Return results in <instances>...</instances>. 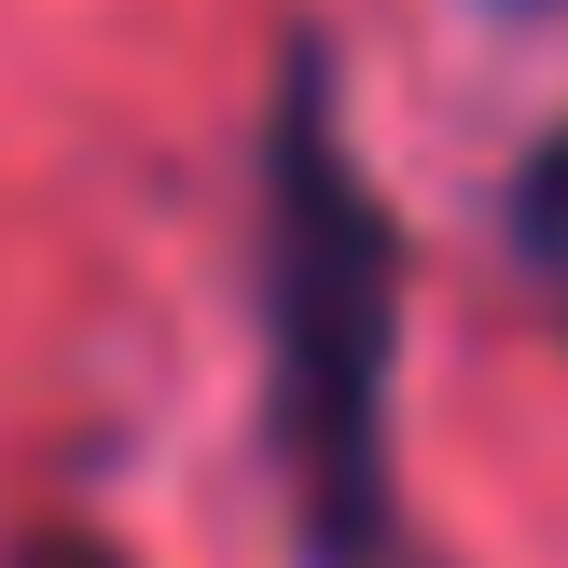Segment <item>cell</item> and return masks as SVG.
Segmentation results:
<instances>
[{
	"label": "cell",
	"instance_id": "6da1fadb",
	"mask_svg": "<svg viewBox=\"0 0 568 568\" xmlns=\"http://www.w3.org/2000/svg\"><path fill=\"white\" fill-rule=\"evenodd\" d=\"M250 277H264V430H277L305 568H416L403 444H388L403 222H388L375 166L347 139L320 42L277 55V98H264V250H250Z\"/></svg>",
	"mask_w": 568,
	"mask_h": 568
},
{
	"label": "cell",
	"instance_id": "7a4b0ae2",
	"mask_svg": "<svg viewBox=\"0 0 568 568\" xmlns=\"http://www.w3.org/2000/svg\"><path fill=\"white\" fill-rule=\"evenodd\" d=\"M514 236H527V264H541L555 292H568V125L514 166Z\"/></svg>",
	"mask_w": 568,
	"mask_h": 568
},
{
	"label": "cell",
	"instance_id": "3957f363",
	"mask_svg": "<svg viewBox=\"0 0 568 568\" xmlns=\"http://www.w3.org/2000/svg\"><path fill=\"white\" fill-rule=\"evenodd\" d=\"M0 568H125V555H111V541H83V527H28Z\"/></svg>",
	"mask_w": 568,
	"mask_h": 568
}]
</instances>
